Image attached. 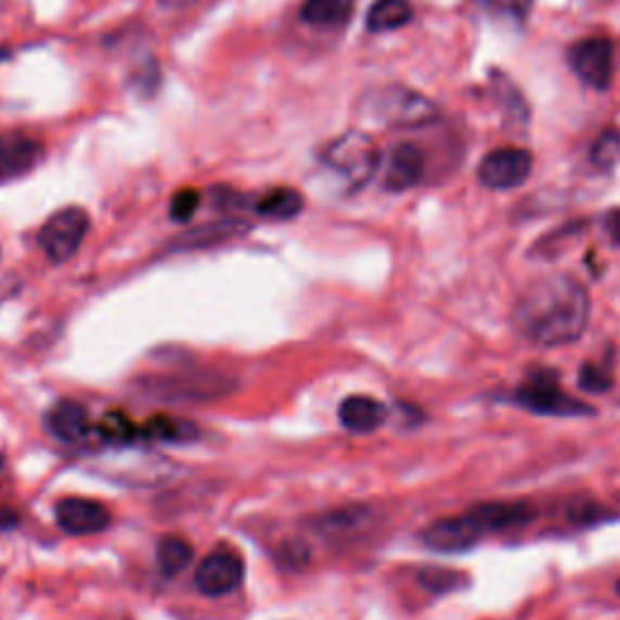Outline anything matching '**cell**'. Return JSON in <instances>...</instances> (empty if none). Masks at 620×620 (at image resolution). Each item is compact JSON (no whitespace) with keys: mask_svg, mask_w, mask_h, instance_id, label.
<instances>
[{"mask_svg":"<svg viewBox=\"0 0 620 620\" xmlns=\"http://www.w3.org/2000/svg\"><path fill=\"white\" fill-rule=\"evenodd\" d=\"M339 422L351 434H374L386 425L388 410L384 402L371 396H349L339 405Z\"/></svg>","mask_w":620,"mask_h":620,"instance_id":"obj_17","label":"cell"},{"mask_svg":"<svg viewBox=\"0 0 620 620\" xmlns=\"http://www.w3.org/2000/svg\"><path fill=\"white\" fill-rule=\"evenodd\" d=\"M425 175V153L415 143H398L392 146L386 168H384V188L390 192H405L422 180Z\"/></svg>","mask_w":620,"mask_h":620,"instance_id":"obj_14","label":"cell"},{"mask_svg":"<svg viewBox=\"0 0 620 620\" xmlns=\"http://www.w3.org/2000/svg\"><path fill=\"white\" fill-rule=\"evenodd\" d=\"M143 434L153 441H165V443H184L199 437V431H196L192 422L170 415H155L153 419H148L146 427H143Z\"/></svg>","mask_w":620,"mask_h":620,"instance_id":"obj_22","label":"cell"},{"mask_svg":"<svg viewBox=\"0 0 620 620\" xmlns=\"http://www.w3.org/2000/svg\"><path fill=\"white\" fill-rule=\"evenodd\" d=\"M206 0H160V5L165 8H175V10H188L194 5H202Z\"/></svg>","mask_w":620,"mask_h":620,"instance_id":"obj_34","label":"cell"},{"mask_svg":"<svg viewBox=\"0 0 620 620\" xmlns=\"http://www.w3.org/2000/svg\"><path fill=\"white\" fill-rule=\"evenodd\" d=\"M417 582L422 589H427L429 594H453L458 589L468 586V577L458 570H447V567H422L417 574Z\"/></svg>","mask_w":620,"mask_h":620,"instance_id":"obj_24","label":"cell"},{"mask_svg":"<svg viewBox=\"0 0 620 620\" xmlns=\"http://www.w3.org/2000/svg\"><path fill=\"white\" fill-rule=\"evenodd\" d=\"M577 384H580V388L589 392V396H598V392H606L613 388V376L604 364H594V361H589V364L580 366Z\"/></svg>","mask_w":620,"mask_h":620,"instance_id":"obj_26","label":"cell"},{"mask_svg":"<svg viewBox=\"0 0 620 620\" xmlns=\"http://www.w3.org/2000/svg\"><path fill=\"white\" fill-rule=\"evenodd\" d=\"M129 86L139 92V95L143 98H151L155 95V90H158L160 86V68L155 61L148 56L143 64L133 70L131 74V80H129Z\"/></svg>","mask_w":620,"mask_h":620,"instance_id":"obj_28","label":"cell"},{"mask_svg":"<svg viewBox=\"0 0 620 620\" xmlns=\"http://www.w3.org/2000/svg\"><path fill=\"white\" fill-rule=\"evenodd\" d=\"M572 70L582 82L594 90H606L613 78V44L608 39L594 37L577 41L567 54Z\"/></svg>","mask_w":620,"mask_h":620,"instance_id":"obj_10","label":"cell"},{"mask_svg":"<svg viewBox=\"0 0 620 620\" xmlns=\"http://www.w3.org/2000/svg\"><path fill=\"white\" fill-rule=\"evenodd\" d=\"M247 231H250V223L243 221V219L211 221V223H204V225H196V229L184 231L178 237H172L168 250H172V253L202 250V247H214V245H221L225 241H233V237H241Z\"/></svg>","mask_w":620,"mask_h":620,"instance_id":"obj_15","label":"cell"},{"mask_svg":"<svg viewBox=\"0 0 620 620\" xmlns=\"http://www.w3.org/2000/svg\"><path fill=\"white\" fill-rule=\"evenodd\" d=\"M199 204H202V194L196 190L175 192V196L170 199V219L178 223H188L196 214V209H199Z\"/></svg>","mask_w":620,"mask_h":620,"instance_id":"obj_29","label":"cell"},{"mask_svg":"<svg viewBox=\"0 0 620 620\" xmlns=\"http://www.w3.org/2000/svg\"><path fill=\"white\" fill-rule=\"evenodd\" d=\"M604 225H606L608 237H611V241L620 247V209H616V211L608 214V216H606V221H604Z\"/></svg>","mask_w":620,"mask_h":620,"instance_id":"obj_32","label":"cell"},{"mask_svg":"<svg viewBox=\"0 0 620 620\" xmlns=\"http://www.w3.org/2000/svg\"><path fill=\"white\" fill-rule=\"evenodd\" d=\"M47 158V148L33 133L5 131L0 133V184L25 178L35 172Z\"/></svg>","mask_w":620,"mask_h":620,"instance_id":"obj_9","label":"cell"},{"mask_svg":"<svg viewBox=\"0 0 620 620\" xmlns=\"http://www.w3.org/2000/svg\"><path fill=\"white\" fill-rule=\"evenodd\" d=\"M512 402L516 405L533 412V415L545 417H586L594 415V408L586 402L572 398L570 392H565L560 386V376L553 369H531L524 376L519 388L514 390Z\"/></svg>","mask_w":620,"mask_h":620,"instance_id":"obj_5","label":"cell"},{"mask_svg":"<svg viewBox=\"0 0 620 620\" xmlns=\"http://www.w3.org/2000/svg\"><path fill=\"white\" fill-rule=\"evenodd\" d=\"M306 199L303 194L294 188H276L272 192L262 194L260 199L255 202V211L262 216V219L272 221H288L296 219L298 214L303 211Z\"/></svg>","mask_w":620,"mask_h":620,"instance_id":"obj_19","label":"cell"},{"mask_svg":"<svg viewBox=\"0 0 620 620\" xmlns=\"http://www.w3.org/2000/svg\"><path fill=\"white\" fill-rule=\"evenodd\" d=\"M412 5L408 0H376L366 13V29L374 35L396 33L412 23Z\"/></svg>","mask_w":620,"mask_h":620,"instance_id":"obj_18","label":"cell"},{"mask_svg":"<svg viewBox=\"0 0 620 620\" xmlns=\"http://www.w3.org/2000/svg\"><path fill=\"white\" fill-rule=\"evenodd\" d=\"M194 557V547L182 535H165L155 547V560H158V570L165 577H178L190 567Z\"/></svg>","mask_w":620,"mask_h":620,"instance_id":"obj_20","label":"cell"},{"mask_svg":"<svg viewBox=\"0 0 620 620\" xmlns=\"http://www.w3.org/2000/svg\"><path fill=\"white\" fill-rule=\"evenodd\" d=\"M88 231H90L88 211L80 209V206H66V209H59L54 216H49L44 221V225L39 229L37 243L49 262L64 264L68 260H74L82 241H86Z\"/></svg>","mask_w":620,"mask_h":620,"instance_id":"obj_8","label":"cell"},{"mask_svg":"<svg viewBox=\"0 0 620 620\" xmlns=\"http://www.w3.org/2000/svg\"><path fill=\"white\" fill-rule=\"evenodd\" d=\"M59 529L68 535H95L109 526V512L95 500L64 498L54 506Z\"/></svg>","mask_w":620,"mask_h":620,"instance_id":"obj_13","label":"cell"},{"mask_svg":"<svg viewBox=\"0 0 620 620\" xmlns=\"http://www.w3.org/2000/svg\"><path fill=\"white\" fill-rule=\"evenodd\" d=\"M17 521H20L17 512L8 509V506H0V531H10V529H15Z\"/></svg>","mask_w":620,"mask_h":620,"instance_id":"obj_33","label":"cell"},{"mask_svg":"<svg viewBox=\"0 0 620 620\" xmlns=\"http://www.w3.org/2000/svg\"><path fill=\"white\" fill-rule=\"evenodd\" d=\"M531 153L524 148H498L478 168V178L490 190H514L529 180L531 175Z\"/></svg>","mask_w":620,"mask_h":620,"instance_id":"obj_12","label":"cell"},{"mask_svg":"<svg viewBox=\"0 0 620 620\" xmlns=\"http://www.w3.org/2000/svg\"><path fill=\"white\" fill-rule=\"evenodd\" d=\"M47 431L64 443H80L90 434L88 410L76 400H61L47 412Z\"/></svg>","mask_w":620,"mask_h":620,"instance_id":"obj_16","label":"cell"},{"mask_svg":"<svg viewBox=\"0 0 620 620\" xmlns=\"http://www.w3.org/2000/svg\"><path fill=\"white\" fill-rule=\"evenodd\" d=\"M143 396L170 405H204V402L225 400L237 390L235 376L219 369H188L175 374L146 376L139 380Z\"/></svg>","mask_w":620,"mask_h":620,"instance_id":"obj_4","label":"cell"},{"mask_svg":"<svg viewBox=\"0 0 620 620\" xmlns=\"http://www.w3.org/2000/svg\"><path fill=\"white\" fill-rule=\"evenodd\" d=\"M594 160L602 165H616L620 160V133H606L594 151Z\"/></svg>","mask_w":620,"mask_h":620,"instance_id":"obj_30","label":"cell"},{"mask_svg":"<svg viewBox=\"0 0 620 620\" xmlns=\"http://www.w3.org/2000/svg\"><path fill=\"white\" fill-rule=\"evenodd\" d=\"M100 437L112 443V447L133 443V439H137V427H133V422L124 415V412H107L100 422Z\"/></svg>","mask_w":620,"mask_h":620,"instance_id":"obj_25","label":"cell"},{"mask_svg":"<svg viewBox=\"0 0 620 620\" xmlns=\"http://www.w3.org/2000/svg\"><path fill=\"white\" fill-rule=\"evenodd\" d=\"M5 59H8V49H3V47H0V64H3V61H5Z\"/></svg>","mask_w":620,"mask_h":620,"instance_id":"obj_35","label":"cell"},{"mask_svg":"<svg viewBox=\"0 0 620 620\" xmlns=\"http://www.w3.org/2000/svg\"><path fill=\"white\" fill-rule=\"evenodd\" d=\"M616 592H618V596H620V582L616 584Z\"/></svg>","mask_w":620,"mask_h":620,"instance_id":"obj_37","label":"cell"},{"mask_svg":"<svg viewBox=\"0 0 620 620\" xmlns=\"http://www.w3.org/2000/svg\"><path fill=\"white\" fill-rule=\"evenodd\" d=\"M320 158H323L330 170L347 180L349 190H361L374 178L380 155L376 143L366 133L347 131L335 141H330Z\"/></svg>","mask_w":620,"mask_h":620,"instance_id":"obj_6","label":"cell"},{"mask_svg":"<svg viewBox=\"0 0 620 620\" xmlns=\"http://www.w3.org/2000/svg\"><path fill=\"white\" fill-rule=\"evenodd\" d=\"M539 512L531 502H488L458 516H443L422 531V543L437 553H465L492 533L529 526Z\"/></svg>","mask_w":620,"mask_h":620,"instance_id":"obj_2","label":"cell"},{"mask_svg":"<svg viewBox=\"0 0 620 620\" xmlns=\"http://www.w3.org/2000/svg\"><path fill=\"white\" fill-rule=\"evenodd\" d=\"M366 102L371 117L380 124H388V127L412 129L437 117V107L425 95L405 86L380 88Z\"/></svg>","mask_w":620,"mask_h":620,"instance_id":"obj_7","label":"cell"},{"mask_svg":"<svg viewBox=\"0 0 620 620\" xmlns=\"http://www.w3.org/2000/svg\"><path fill=\"white\" fill-rule=\"evenodd\" d=\"M592 318V296L570 274H545L524 288L514 306V327L539 347H563L580 339Z\"/></svg>","mask_w":620,"mask_h":620,"instance_id":"obj_1","label":"cell"},{"mask_svg":"<svg viewBox=\"0 0 620 620\" xmlns=\"http://www.w3.org/2000/svg\"><path fill=\"white\" fill-rule=\"evenodd\" d=\"M301 20L313 27H339L351 15V0H303Z\"/></svg>","mask_w":620,"mask_h":620,"instance_id":"obj_21","label":"cell"},{"mask_svg":"<svg viewBox=\"0 0 620 620\" xmlns=\"http://www.w3.org/2000/svg\"><path fill=\"white\" fill-rule=\"evenodd\" d=\"M371 512L366 506H345V509H335L325 516H320L315 521V526L325 535H339V533H349L361 529L369 521Z\"/></svg>","mask_w":620,"mask_h":620,"instance_id":"obj_23","label":"cell"},{"mask_svg":"<svg viewBox=\"0 0 620 620\" xmlns=\"http://www.w3.org/2000/svg\"><path fill=\"white\" fill-rule=\"evenodd\" d=\"M245 565L233 551H214L204 557L194 572V584L204 596L219 598L233 594L243 584Z\"/></svg>","mask_w":620,"mask_h":620,"instance_id":"obj_11","label":"cell"},{"mask_svg":"<svg viewBox=\"0 0 620 620\" xmlns=\"http://www.w3.org/2000/svg\"><path fill=\"white\" fill-rule=\"evenodd\" d=\"M86 468L100 478L121 485V488L137 490L158 488V485L170 482L180 470L178 463L168 456L137 447V443H119V447L107 443V449L90 453Z\"/></svg>","mask_w":620,"mask_h":620,"instance_id":"obj_3","label":"cell"},{"mask_svg":"<svg viewBox=\"0 0 620 620\" xmlns=\"http://www.w3.org/2000/svg\"><path fill=\"white\" fill-rule=\"evenodd\" d=\"M512 3H516V5H521V3H529V0H512Z\"/></svg>","mask_w":620,"mask_h":620,"instance_id":"obj_36","label":"cell"},{"mask_svg":"<svg viewBox=\"0 0 620 620\" xmlns=\"http://www.w3.org/2000/svg\"><path fill=\"white\" fill-rule=\"evenodd\" d=\"M308 557H310V547L303 541H292V543L282 545V563L286 567H294V570H298V567H303L308 563Z\"/></svg>","mask_w":620,"mask_h":620,"instance_id":"obj_31","label":"cell"},{"mask_svg":"<svg viewBox=\"0 0 620 620\" xmlns=\"http://www.w3.org/2000/svg\"><path fill=\"white\" fill-rule=\"evenodd\" d=\"M567 519L574 521L577 526H594V524H604L608 519H613V514L606 512L604 506L596 502L574 500L570 506H567Z\"/></svg>","mask_w":620,"mask_h":620,"instance_id":"obj_27","label":"cell"}]
</instances>
